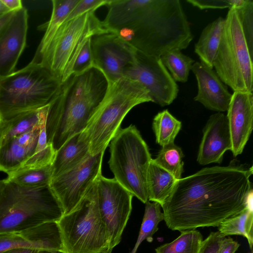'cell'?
<instances>
[{
	"label": "cell",
	"instance_id": "obj_1",
	"mask_svg": "<svg viewBox=\"0 0 253 253\" xmlns=\"http://www.w3.org/2000/svg\"><path fill=\"white\" fill-rule=\"evenodd\" d=\"M253 172L252 166L232 160L177 180L161 206L166 225L180 232L218 227L253 201Z\"/></svg>",
	"mask_w": 253,
	"mask_h": 253
},
{
	"label": "cell",
	"instance_id": "obj_2",
	"mask_svg": "<svg viewBox=\"0 0 253 253\" xmlns=\"http://www.w3.org/2000/svg\"><path fill=\"white\" fill-rule=\"evenodd\" d=\"M107 6L104 27L147 55L181 51L193 39L179 0H110Z\"/></svg>",
	"mask_w": 253,
	"mask_h": 253
},
{
	"label": "cell",
	"instance_id": "obj_3",
	"mask_svg": "<svg viewBox=\"0 0 253 253\" xmlns=\"http://www.w3.org/2000/svg\"><path fill=\"white\" fill-rule=\"evenodd\" d=\"M108 86L104 74L94 67L82 74L72 75L61 83L48 104L45 125L47 142L55 152L83 131Z\"/></svg>",
	"mask_w": 253,
	"mask_h": 253
},
{
	"label": "cell",
	"instance_id": "obj_4",
	"mask_svg": "<svg viewBox=\"0 0 253 253\" xmlns=\"http://www.w3.org/2000/svg\"><path fill=\"white\" fill-rule=\"evenodd\" d=\"M213 62L221 81L234 91H253V1L229 9Z\"/></svg>",
	"mask_w": 253,
	"mask_h": 253
},
{
	"label": "cell",
	"instance_id": "obj_5",
	"mask_svg": "<svg viewBox=\"0 0 253 253\" xmlns=\"http://www.w3.org/2000/svg\"><path fill=\"white\" fill-rule=\"evenodd\" d=\"M150 101L148 91L136 81L123 77L108 83L104 97L80 133L88 145L90 154L105 152L129 111Z\"/></svg>",
	"mask_w": 253,
	"mask_h": 253
},
{
	"label": "cell",
	"instance_id": "obj_6",
	"mask_svg": "<svg viewBox=\"0 0 253 253\" xmlns=\"http://www.w3.org/2000/svg\"><path fill=\"white\" fill-rule=\"evenodd\" d=\"M63 214L49 185L29 187L5 179L0 187V233L56 222Z\"/></svg>",
	"mask_w": 253,
	"mask_h": 253
},
{
	"label": "cell",
	"instance_id": "obj_7",
	"mask_svg": "<svg viewBox=\"0 0 253 253\" xmlns=\"http://www.w3.org/2000/svg\"><path fill=\"white\" fill-rule=\"evenodd\" d=\"M61 83L34 59L25 67L0 78V123L50 103Z\"/></svg>",
	"mask_w": 253,
	"mask_h": 253
},
{
	"label": "cell",
	"instance_id": "obj_8",
	"mask_svg": "<svg viewBox=\"0 0 253 253\" xmlns=\"http://www.w3.org/2000/svg\"><path fill=\"white\" fill-rule=\"evenodd\" d=\"M56 223L64 253H103L110 250L98 205L96 180L76 207Z\"/></svg>",
	"mask_w": 253,
	"mask_h": 253
},
{
	"label": "cell",
	"instance_id": "obj_9",
	"mask_svg": "<svg viewBox=\"0 0 253 253\" xmlns=\"http://www.w3.org/2000/svg\"><path fill=\"white\" fill-rule=\"evenodd\" d=\"M91 11L63 22L46 48L33 59L49 69L61 83L72 74L77 58L88 39L94 35L108 33Z\"/></svg>",
	"mask_w": 253,
	"mask_h": 253
},
{
	"label": "cell",
	"instance_id": "obj_10",
	"mask_svg": "<svg viewBox=\"0 0 253 253\" xmlns=\"http://www.w3.org/2000/svg\"><path fill=\"white\" fill-rule=\"evenodd\" d=\"M110 144L109 168L114 178L143 203L148 201L147 176L152 160L135 126L120 129Z\"/></svg>",
	"mask_w": 253,
	"mask_h": 253
},
{
	"label": "cell",
	"instance_id": "obj_11",
	"mask_svg": "<svg viewBox=\"0 0 253 253\" xmlns=\"http://www.w3.org/2000/svg\"><path fill=\"white\" fill-rule=\"evenodd\" d=\"M99 210L109 238V249L121 242L132 210V194L114 178L96 180Z\"/></svg>",
	"mask_w": 253,
	"mask_h": 253
},
{
	"label": "cell",
	"instance_id": "obj_12",
	"mask_svg": "<svg viewBox=\"0 0 253 253\" xmlns=\"http://www.w3.org/2000/svg\"><path fill=\"white\" fill-rule=\"evenodd\" d=\"M123 77L139 82L148 91L151 102L162 107L170 105L177 96L178 86L160 57L135 50L134 61Z\"/></svg>",
	"mask_w": 253,
	"mask_h": 253
},
{
	"label": "cell",
	"instance_id": "obj_13",
	"mask_svg": "<svg viewBox=\"0 0 253 253\" xmlns=\"http://www.w3.org/2000/svg\"><path fill=\"white\" fill-rule=\"evenodd\" d=\"M104 154L102 152L90 155L77 166L52 178L49 186L61 206L63 214L76 207L102 174Z\"/></svg>",
	"mask_w": 253,
	"mask_h": 253
},
{
	"label": "cell",
	"instance_id": "obj_14",
	"mask_svg": "<svg viewBox=\"0 0 253 253\" xmlns=\"http://www.w3.org/2000/svg\"><path fill=\"white\" fill-rule=\"evenodd\" d=\"M94 67L108 83L123 78L126 68L134 61L135 49L111 33L94 35L91 39Z\"/></svg>",
	"mask_w": 253,
	"mask_h": 253
},
{
	"label": "cell",
	"instance_id": "obj_15",
	"mask_svg": "<svg viewBox=\"0 0 253 253\" xmlns=\"http://www.w3.org/2000/svg\"><path fill=\"white\" fill-rule=\"evenodd\" d=\"M18 248L63 252V245L56 222H49L29 228L0 233V253Z\"/></svg>",
	"mask_w": 253,
	"mask_h": 253
},
{
	"label": "cell",
	"instance_id": "obj_16",
	"mask_svg": "<svg viewBox=\"0 0 253 253\" xmlns=\"http://www.w3.org/2000/svg\"><path fill=\"white\" fill-rule=\"evenodd\" d=\"M226 115L234 157L242 153L253 128V94L234 91Z\"/></svg>",
	"mask_w": 253,
	"mask_h": 253
},
{
	"label": "cell",
	"instance_id": "obj_17",
	"mask_svg": "<svg viewBox=\"0 0 253 253\" xmlns=\"http://www.w3.org/2000/svg\"><path fill=\"white\" fill-rule=\"evenodd\" d=\"M231 139L226 115L218 112L211 115L203 130L197 155V162L202 166L220 164L223 155L231 150Z\"/></svg>",
	"mask_w": 253,
	"mask_h": 253
},
{
	"label": "cell",
	"instance_id": "obj_18",
	"mask_svg": "<svg viewBox=\"0 0 253 253\" xmlns=\"http://www.w3.org/2000/svg\"><path fill=\"white\" fill-rule=\"evenodd\" d=\"M28 15L23 7L15 11L0 38V78L13 73L26 44Z\"/></svg>",
	"mask_w": 253,
	"mask_h": 253
},
{
	"label": "cell",
	"instance_id": "obj_19",
	"mask_svg": "<svg viewBox=\"0 0 253 253\" xmlns=\"http://www.w3.org/2000/svg\"><path fill=\"white\" fill-rule=\"evenodd\" d=\"M191 70L198 85V92L194 100L208 109L218 112L227 111L232 94L216 72L201 61L194 62Z\"/></svg>",
	"mask_w": 253,
	"mask_h": 253
},
{
	"label": "cell",
	"instance_id": "obj_20",
	"mask_svg": "<svg viewBox=\"0 0 253 253\" xmlns=\"http://www.w3.org/2000/svg\"><path fill=\"white\" fill-rule=\"evenodd\" d=\"M80 133L70 138L55 152L51 164L52 178L77 166L90 155L88 145Z\"/></svg>",
	"mask_w": 253,
	"mask_h": 253
},
{
	"label": "cell",
	"instance_id": "obj_21",
	"mask_svg": "<svg viewBox=\"0 0 253 253\" xmlns=\"http://www.w3.org/2000/svg\"><path fill=\"white\" fill-rule=\"evenodd\" d=\"M225 19L219 17L203 30L195 45V52L201 62L213 68V62L220 44Z\"/></svg>",
	"mask_w": 253,
	"mask_h": 253
},
{
	"label": "cell",
	"instance_id": "obj_22",
	"mask_svg": "<svg viewBox=\"0 0 253 253\" xmlns=\"http://www.w3.org/2000/svg\"><path fill=\"white\" fill-rule=\"evenodd\" d=\"M177 179L152 159L148 170L147 187L148 201L161 206L170 195Z\"/></svg>",
	"mask_w": 253,
	"mask_h": 253
},
{
	"label": "cell",
	"instance_id": "obj_23",
	"mask_svg": "<svg viewBox=\"0 0 253 253\" xmlns=\"http://www.w3.org/2000/svg\"><path fill=\"white\" fill-rule=\"evenodd\" d=\"M48 108V104L0 123V143L32 129L46 116Z\"/></svg>",
	"mask_w": 253,
	"mask_h": 253
},
{
	"label": "cell",
	"instance_id": "obj_24",
	"mask_svg": "<svg viewBox=\"0 0 253 253\" xmlns=\"http://www.w3.org/2000/svg\"><path fill=\"white\" fill-rule=\"evenodd\" d=\"M36 146H24L15 137L0 143V171L7 174L20 168L34 152Z\"/></svg>",
	"mask_w": 253,
	"mask_h": 253
},
{
	"label": "cell",
	"instance_id": "obj_25",
	"mask_svg": "<svg viewBox=\"0 0 253 253\" xmlns=\"http://www.w3.org/2000/svg\"><path fill=\"white\" fill-rule=\"evenodd\" d=\"M218 231L225 237L241 235L245 237L251 251L253 245V202L238 213L222 221L218 226Z\"/></svg>",
	"mask_w": 253,
	"mask_h": 253
},
{
	"label": "cell",
	"instance_id": "obj_26",
	"mask_svg": "<svg viewBox=\"0 0 253 253\" xmlns=\"http://www.w3.org/2000/svg\"><path fill=\"white\" fill-rule=\"evenodd\" d=\"M52 176L51 165L40 167H21L7 174L5 179L22 186L38 187L49 185Z\"/></svg>",
	"mask_w": 253,
	"mask_h": 253
},
{
	"label": "cell",
	"instance_id": "obj_27",
	"mask_svg": "<svg viewBox=\"0 0 253 253\" xmlns=\"http://www.w3.org/2000/svg\"><path fill=\"white\" fill-rule=\"evenodd\" d=\"M80 0H52V10L49 20L44 25V34L36 53L43 51L52 39L56 31Z\"/></svg>",
	"mask_w": 253,
	"mask_h": 253
},
{
	"label": "cell",
	"instance_id": "obj_28",
	"mask_svg": "<svg viewBox=\"0 0 253 253\" xmlns=\"http://www.w3.org/2000/svg\"><path fill=\"white\" fill-rule=\"evenodd\" d=\"M181 126V122L167 109L158 113L154 118L152 123L156 143L162 147L174 143Z\"/></svg>",
	"mask_w": 253,
	"mask_h": 253
},
{
	"label": "cell",
	"instance_id": "obj_29",
	"mask_svg": "<svg viewBox=\"0 0 253 253\" xmlns=\"http://www.w3.org/2000/svg\"><path fill=\"white\" fill-rule=\"evenodd\" d=\"M180 232V235L172 242L157 247L156 253H199L203 241L201 232L196 229Z\"/></svg>",
	"mask_w": 253,
	"mask_h": 253
},
{
	"label": "cell",
	"instance_id": "obj_30",
	"mask_svg": "<svg viewBox=\"0 0 253 253\" xmlns=\"http://www.w3.org/2000/svg\"><path fill=\"white\" fill-rule=\"evenodd\" d=\"M161 206L158 203L148 201L145 203L144 214L139 235L133 249L130 253H136L141 243L145 240L153 241V235L158 230L159 223L164 220Z\"/></svg>",
	"mask_w": 253,
	"mask_h": 253
},
{
	"label": "cell",
	"instance_id": "obj_31",
	"mask_svg": "<svg viewBox=\"0 0 253 253\" xmlns=\"http://www.w3.org/2000/svg\"><path fill=\"white\" fill-rule=\"evenodd\" d=\"M160 58L175 82L185 83L187 81L189 71L195 62L193 59L178 50L165 52Z\"/></svg>",
	"mask_w": 253,
	"mask_h": 253
},
{
	"label": "cell",
	"instance_id": "obj_32",
	"mask_svg": "<svg viewBox=\"0 0 253 253\" xmlns=\"http://www.w3.org/2000/svg\"><path fill=\"white\" fill-rule=\"evenodd\" d=\"M183 157L181 148L174 142L162 147L156 158L153 160L157 165L178 180L181 178L183 171Z\"/></svg>",
	"mask_w": 253,
	"mask_h": 253
},
{
	"label": "cell",
	"instance_id": "obj_33",
	"mask_svg": "<svg viewBox=\"0 0 253 253\" xmlns=\"http://www.w3.org/2000/svg\"><path fill=\"white\" fill-rule=\"evenodd\" d=\"M45 125V122L41 127L34 152L21 167H40L51 165L55 151L52 145L47 142Z\"/></svg>",
	"mask_w": 253,
	"mask_h": 253
},
{
	"label": "cell",
	"instance_id": "obj_34",
	"mask_svg": "<svg viewBox=\"0 0 253 253\" xmlns=\"http://www.w3.org/2000/svg\"><path fill=\"white\" fill-rule=\"evenodd\" d=\"M91 38L87 40L80 52L75 62L72 75L82 74L94 67L91 47Z\"/></svg>",
	"mask_w": 253,
	"mask_h": 253
},
{
	"label": "cell",
	"instance_id": "obj_35",
	"mask_svg": "<svg viewBox=\"0 0 253 253\" xmlns=\"http://www.w3.org/2000/svg\"><path fill=\"white\" fill-rule=\"evenodd\" d=\"M110 0H80L68 14L64 22L75 18L87 12L95 11L101 6H107Z\"/></svg>",
	"mask_w": 253,
	"mask_h": 253
},
{
	"label": "cell",
	"instance_id": "obj_36",
	"mask_svg": "<svg viewBox=\"0 0 253 253\" xmlns=\"http://www.w3.org/2000/svg\"><path fill=\"white\" fill-rule=\"evenodd\" d=\"M225 237L218 231L211 232L203 240L199 253H219L221 244Z\"/></svg>",
	"mask_w": 253,
	"mask_h": 253
},
{
	"label": "cell",
	"instance_id": "obj_37",
	"mask_svg": "<svg viewBox=\"0 0 253 253\" xmlns=\"http://www.w3.org/2000/svg\"><path fill=\"white\" fill-rule=\"evenodd\" d=\"M186 1L200 9L226 8L230 9L234 5V0H187Z\"/></svg>",
	"mask_w": 253,
	"mask_h": 253
},
{
	"label": "cell",
	"instance_id": "obj_38",
	"mask_svg": "<svg viewBox=\"0 0 253 253\" xmlns=\"http://www.w3.org/2000/svg\"><path fill=\"white\" fill-rule=\"evenodd\" d=\"M240 245L231 237H225L219 251V253H235Z\"/></svg>",
	"mask_w": 253,
	"mask_h": 253
},
{
	"label": "cell",
	"instance_id": "obj_39",
	"mask_svg": "<svg viewBox=\"0 0 253 253\" xmlns=\"http://www.w3.org/2000/svg\"><path fill=\"white\" fill-rule=\"evenodd\" d=\"M14 12L10 11L0 16V38L10 23Z\"/></svg>",
	"mask_w": 253,
	"mask_h": 253
},
{
	"label": "cell",
	"instance_id": "obj_40",
	"mask_svg": "<svg viewBox=\"0 0 253 253\" xmlns=\"http://www.w3.org/2000/svg\"><path fill=\"white\" fill-rule=\"evenodd\" d=\"M1 1L10 11H15L23 7L21 0H1Z\"/></svg>",
	"mask_w": 253,
	"mask_h": 253
},
{
	"label": "cell",
	"instance_id": "obj_41",
	"mask_svg": "<svg viewBox=\"0 0 253 253\" xmlns=\"http://www.w3.org/2000/svg\"><path fill=\"white\" fill-rule=\"evenodd\" d=\"M39 251L32 249L18 248L10 249L0 253H39Z\"/></svg>",
	"mask_w": 253,
	"mask_h": 253
},
{
	"label": "cell",
	"instance_id": "obj_42",
	"mask_svg": "<svg viewBox=\"0 0 253 253\" xmlns=\"http://www.w3.org/2000/svg\"><path fill=\"white\" fill-rule=\"evenodd\" d=\"M9 11H10L4 4L1 0H0V16L2 15Z\"/></svg>",
	"mask_w": 253,
	"mask_h": 253
},
{
	"label": "cell",
	"instance_id": "obj_43",
	"mask_svg": "<svg viewBox=\"0 0 253 253\" xmlns=\"http://www.w3.org/2000/svg\"><path fill=\"white\" fill-rule=\"evenodd\" d=\"M39 253H64L62 252H59V251L42 250V251H39Z\"/></svg>",
	"mask_w": 253,
	"mask_h": 253
},
{
	"label": "cell",
	"instance_id": "obj_44",
	"mask_svg": "<svg viewBox=\"0 0 253 253\" xmlns=\"http://www.w3.org/2000/svg\"><path fill=\"white\" fill-rule=\"evenodd\" d=\"M112 250H113V249H110V250H108L107 251H106V252H104L103 253H111Z\"/></svg>",
	"mask_w": 253,
	"mask_h": 253
},
{
	"label": "cell",
	"instance_id": "obj_45",
	"mask_svg": "<svg viewBox=\"0 0 253 253\" xmlns=\"http://www.w3.org/2000/svg\"><path fill=\"white\" fill-rule=\"evenodd\" d=\"M1 180H0V186H1Z\"/></svg>",
	"mask_w": 253,
	"mask_h": 253
},
{
	"label": "cell",
	"instance_id": "obj_46",
	"mask_svg": "<svg viewBox=\"0 0 253 253\" xmlns=\"http://www.w3.org/2000/svg\"><path fill=\"white\" fill-rule=\"evenodd\" d=\"M250 253H253V251H251V252Z\"/></svg>",
	"mask_w": 253,
	"mask_h": 253
},
{
	"label": "cell",
	"instance_id": "obj_47",
	"mask_svg": "<svg viewBox=\"0 0 253 253\" xmlns=\"http://www.w3.org/2000/svg\"></svg>",
	"mask_w": 253,
	"mask_h": 253
}]
</instances>
